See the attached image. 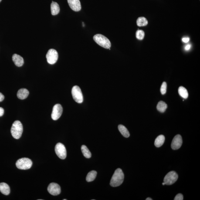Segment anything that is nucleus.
Wrapping results in <instances>:
<instances>
[{"instance_id": "obj_1", "label": "nucleus", "mask_w": 200, "mask_h": 200, "mask_svg": "<svg viewBox=\"0 0 200 200\" xmlns=\"http://www.w3.org/2000/svg\"><path fill=\"white\" fill-rule=\"evenodd\" d=\"M124 174L120 168L115 171L110 181V185L113 187L120 186L123 182Z\"/></svg>"}, {"instance_id": "obj_2", "label": "nucleus", "mask_w": 200, "mask_h": 200, "mask_svg": "<svg viewBox=\"0 0 200 200\" xmlns=\"http://www.w3.org/2000/svg\"><path fill=\"white\" fill-rule=\"evenodd\" d=\"M23 127L22 123L19 120H16L13 124L11 129V133L14 138L19 139L22 136Z\"/></svg>"}, {"instance_id": "obj_3", "label": "nucleus", "mask_w": 200, "mask_h": 200, "mask_svg": "<svg viewBox=\"0 0 200 200\" xmlns=\"http://www.w3.org/2000/svg\"><path fill=\"white\" fill-rule=\"evenodd\" d=\"M93 39L100 46L106 49H110L111 44L110 41L106 37L101 34H96L93 37Z\"/></svg>"}, {"instance_id": "obj_4", "label": "nucleus", "mask_w": 200, "mask_h": 200, "mask_svg": "<svg viewBox=\"0 0 200 200\" xmlns=\"http://www.w3.org/2000/svg\"><path fill=\"white\" fill-rule=\"evenodd\" d=\"M16 164L20 169L27 170L29 169L32 167V162L29 159L24 157L18 160Z\"/></svg>"}, {"instance_id": "obj_5", "label": "nucleus", "mask_w": 200, "mask_h": 200, "mask_svg": "<svg viewBox=\"0 0 200 200\" xmlns=\"http://www.w3.org/2000/svg\"><path fill=\"white\" fill-rule=\"evenodd\" d=\"M72 94L73 99L76 102L81 103L83 102V96L80 88L75 86L72 88Z\"/></svg>"}, {"instance_id": "obj_6", "label": "nucleus", "mask_w": 200, "mask_h": 200, "mask_svg": "<svg viewBox=\"0 0 200 200\" xmlns=\"http://www.w3.org/2000/svg\"><path fill=\"white\" fill-rule=\"evenodd\" d=\"M178 178V174L175 171L170 172L164 177V182L166 185H172L177 181Z\"/></svg>"}, {"instance_id": "obj_7", "label": "nucleus", "mask_w": 200, "mask_h": 200, "mask_svg": "<svg viewBox=\"0 0 200 200\" xmlns=\"http://www.w3.org/2000/svg\"><path fill=\"white\" fill-rule=\"evenodd\" d=\"M46 58L48 63L50 64H54L58 60V52L54 49H49L46 55Z\"/></svg>"}, {"instance_id": "obj_8", "label": "nucleus", "mask_w": 200, "mask_h": 200, "mask_svg": "<svg viewBox=\"0 0 200 200\" xmlns=\"http://www.w3.org/2000/svg\"><path fill=\"white\" fill-rule=\"evenodd\" d=\"M55 151L57 155L61 159H64L66 157L67 153L65 146L61 143H58L55 147Z\"/></svg>"}, {"instance_id": "obj_9", "label": "nucleus", "mask_w": 200, "mask_h": 200, "mask_svg": "<svg viewBox=\"0 0 200 200\" xmlns=\"http://www.w3.org/2000/svg\"><path fill=\"white\" fill-rule=\"evenodd\" d=\"M63 112V108L60 104L55 105L53 106L52 110L51 117L52 120H57L60 118Z\"/></svg>"}, {"instance_id": "obj_10", "label": "nucleus", "mask_w": 200, "mask_h": 200, "mask_svg": "<svg viewBox=\"0 0 200 200\" xmlns=\"http://www.w3.org/2000/svg\"><path fill=\"white\" fill-rule=\"evenodd\" d=\"M48 191L50 194L53 196L59 195L61 192V188L59 185L56 183H52L50 184L48 188Z\"/></svg>"}, {"instance_id": "obj_11", "label": "nucleus", "mask_w": 200, "mask_h": 200, "mask_svg": "<svg viewBox=\"0 0 200 200\" xmlns=\"http://www.w3.org/2000/svg\"><path fill=\"white\" fill-rule=\"evenodd\" d=\"M182 144V137L180 135H177L174 137L172 142V148L173 150L178 149L181 147Z\"/></svg>"}, {"instance_id": "obj_12", "label": "nucleus", "mask_w": 200, "mask_h": 200, "mask_svg": "<svg viewBox=\"0 0 200 200\" xmlns=\"http://www.w3.org/2000/svg\"><path fill=\"white\" fill-rule=\"evenodd\" d=\"M68 2L72 10L78 12L81 9V6L79 0H68Z\"/></svg>"}, {"instance_id": "obj_13", "label": "nucleus", "mask_w": 200, "mask_h": 200, "mask_svg": "<svg viewBox=\"0 0 200 200\" xmlns=\"http://www.w3.org/2000/svg\"><path fill=\"white\" fill-rule=\"evenodd\" d=\"M12 60L17 66L21 67L23 65L24 62L23 58L16 54H14L13 55Z\"/></svg>"}, {"instance_id": "obj_14", "label": "nucleus", "mask_w": 200, "mask_h": 200, "mask_svg": "<svg viewBox=\"0 0 200 200\" xmlns=\"http://www.w3.org/2000/svg\"><path fill=\"white\" fill-rule=\"evenodd\" d=\"M29 95V92L26 89L22 88L19 89L17 93V97L18 98L23 100L26 99Z\"/></svg>"}, {"instance_id": "obj_15", "label": "nucleus", "mask_w": 200, "mask_h": 200, "mask_svg": "<svg viewBox=\"0 0 200 200\" xmlns=\"http://www.w3.org/2000/svg\"><path fill=\"white\" fill-rule=\"evenodd\" d=\"M0 191L5 195H9L10 193V189L8 184L5 183H0Z\"/></svg>"}, {"instance_id": "obj_16", "label": "nucleus", "mask_w": 200, "mask_h": 200, "mask_svg": "<svg viewBox=\"0 0 200 200\" xmlns=\"http://www.w3.org/2000/svg\"><path fill=\"white\" fill-rule=\"evenodd\" d=\"M51 11L52 15H56L59 13L60 7L57 3L52 1L51 4Z\"/></svg>"}, {"instance_id": "obj_17", "label": "nucleus", "mask_w": 200, "mask_h": 200, "mask_svg": "<svg viewBox=\"0 0 200 200\" xmlns=\"http://www.w3.org/2000/svg\"><path fill=\"white\" fill-rule=\"evenodd\" d=\"M165 140V137L163 135H160L157 137L154 141L156 147H159L164 144Z\"/></svg>"}, {"instance_id": "obj_18", "label": "nucleus", "mask_w": 200, "mask_h": 200, "mask_svg": "<svg viewBox=\"0 0 200 200\" xmlns=\"http://www.w3.org/2000/svg\"><path fill=\"white\" fill-rule=\"evenodd\" d=\"M118 129L119 131L121 133L123 137H130V133L128 130L126 128L125 126L123 125H120L118 126Z\"/></svg>"}, {"instance_id": "obj_19", "label": "nucleus", "mask_w": 200, "mask_h": 200, "mask_svg": "<svg viewBox=\"0 0 200 200\" xmlns=\"http://www.w3.org/2000/svg\"><path fill=\"white\" fill-rule=\"evenodd\" d=\"M167 107H168L167 105L164 102L161 101L159 102L157 104V109L159 111L162 113H164L167 110Z\"/></svg>"}, {"instance_id": "obj_20", "label": "nucleus", "mask_w": 200, "mask_h": 200, "mask_svg": "<svg viewBox=\"0 0 200 200\" xmlns=\"http://www.w3.org/2000/svg\"><path fill=\"white\" fill-rule=\"evenodd\" d=\"M178 93L184 99H187L188 97V91L183 86H180L179 88Z\"/></svg>"}, {"instance_id": "obj_21", "label": "nucleus", "mask_w": 200, "mask_h": 200, "mask_svg": "<svg viewBox=\"0 0 200 200\" xmlns=\"http://www.w3.org/2000/svg\"><path fill=\"white\" fill-rule=\"evenodd\" d=\"M97 174V173L96 171H90L88 174L87 177H86V181L88 182H90V181H94L96 178Z\"/></svg>"}, {"instance_id": "obj_22", "label": "nucleus", "mask_w": 200, "mask_h": 200, "mask_svg": "<svg viewBox=\"0 0 200 200\" xmlns=\"http://www.w3.org/2000/svg\"><path fill=\"white\" fill-rule=\"evenodd\" d=\"M81 150L83 155L86 158H90L91 157V154L85 145H83L82 146Z\"/></svg>"}, {"instance_id": "obj_23", "label": "nucleus", "mask_w": 200, "mask_h": 200, "mask_svg": "<svg viewBox=\"0 0 200 200\" xmlns=\"http://www.w3.org/2000/svg\"><path fill=\"white\" fill-rule=\"evenodd\" d=\"M148 23V21L146 18L141 17L138 18L137 21V24L139 26H145Z\"/></svg>"}, {"instance_id": "obj_24", "label": "nucleus", "mask_w": 200, "mask_h": 200, "mask_svg": "<svg viewBox=\"0 0 200 200\" xmlns=\"http://www.w3.org/2000/svg\"><path fill=\"white\" fill-rule=\"evenodd\" d=\"M144 31L141 30H139L136 32V37L140 40H142L144 39Z\"/></svg>"}, {"instance_id": "obj_25", "label": "nucleus", "mask_w": 200, "mask_h": 200, "mask_svg": "<svg viewBox=\"0 0 200 200\" xmlns=\"http://www.w3.org/2000/svg\"><path fill=\"white\" fill-rule=\"evenodd\" d=\"M167 84L166 82H163L161 88V92L162 95L165 94L167 92Z\"/></svg>"}, {"instance_id": "obj_26", "label": "nucleus", "mask_w": 200, "mask_h": 200, "mask_svg": "<svg viewBox=\"0 0 200 200\" xmlns=\"http://www.w3.org/2000/svg\"><path fill=\"white\" fill-rule=\"evenodd\" d=\"M184 199V197L182 194H179L176 195L174 198V200H183Z\"/></svg>"}, {"instance_id": "obj_27", "label": "nucleus", "mask_w": 200, "mask_h": 200, "mask_svg": "<svg viewBox=\"0 0 200 200\" xmlns=\"http://www.w3.org/2000/svg\"><path fill=\"white\" fill-rule=\"evenodd\" d=\"M189 38H184L182 39V41L183 42L185 43H188L189 41Z\"/></svg>"}, {"instance_id": "obj_28", "label": "nucleus", "mask_w": 200, "mask_h": 200, "mask_svg": "<svg viewBox=\"0 0 200 200\" xmlns=\"http://www.w3.org/2000/svg\"><path fill=\"white\" fill-rule=\"evenodd\" d=\"M4 113V109L3 108L0 107V117L3 115Z\"/></svg>"}, {"instance_id": "obj_29", "label": "nucleus", "mask_w": 200, "mask_h": 200, "mask_svg": "<svg viewBox=\"0 0 200 200\" xmlns=\"http://www.w3.org/2000/svg\"><path fill=\"white\" fill-rule=\"evenodd\" d=\"M5 98V97L2 93H0V102H2Z\"/></svg>"}, {"instance_id": "obj_30", "label": "nucleus", "mask_w": 200, "mask_h": 200, "mask_svg": "<svg viewBox=\"0 0 200 200\" xmlns=\"http://www.w3.org/2000/svg\"><path fill=\"white\" fill-rule=\"evenodd\" d=\"M191 45H188L186 46L185 47V49L186 50L188 51L191 48Z\"/></svg>"}, {"instance_id": "obj_31", "label": "nucleus", "mask_w": 200, "mask_h": 200, "mask_svg": "<svg viewBox=\"0 0 200 200\" xmlns=\"http://www.w3.org/2000/svg\"><path fill=\"white\" fill-rule=\"evenodd\" d=\"M146 200H152V199H151V198H148L147 199H146Z\"/></svg>"}, {"instance_id": "obj_32", "label": "nucleus", "mask_w": 200, "mask_h": 200, "mask_svg": "<svg viewBox=\"0 0 200 200\" xmlns=\"http://www.w3.org/2000/svg\"><path fill=\"white\" fill-rule=\"evenodd\" d=\"M165 185V183H164V182L162 183V185Z\"/></svg>"}, {"instance_id": "obj_33", "label": "nucleus", "mask_w": 200, "mask_h": 200, "mask_svg": "<svg viewBox=\"0 0 200 200\" xmlns=\"http://www.w3.org/2000/svg\"><path fill=\"white\" fill-rule=\"evenodd\" d=\"M1 1H2V0H0V2H1Z\"/></svg>"}]
</instances>
